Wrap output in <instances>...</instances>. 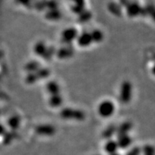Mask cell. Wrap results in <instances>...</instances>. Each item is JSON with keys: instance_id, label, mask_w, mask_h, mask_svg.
<instances>
[{"instance_id": "6da1fadb", "label": "cell", "mask_w": 155, "mask_h": 155, "mask_svg": "<svg viewBox=\"0 0 155 155\" xmlns=\"http://www.w3.org/2000/svg\"><path fill=\"white\" fill-rule=\"evenodd\" d=\"M104 148H105V151L108 154H111L116 153V151H117V149L119 148V147H118L117 142L114 141H109L106 143Z\"/></svg>"}, {"instance_id": "7a4b0ae2", "label": "cell", "mask_w": 155, "mask_h": 155, "mask_svg": "<svg viewBox=\"0 0 155 155\" xmlns=\"http://www.w3.org/2000/svg\"><path fill=\"white\" fill-rule=\"evenodd\" d=\"M130 143L131 139H129V137H128L127 136H122L121 138H119V141H118L117 144L118 147H120V148L125 149L127 148L130 145Z\"/></svg>"}, {"instance_id": "3957f363", "label": "cell", "mask_w": 155, "mask_h": 155, "mask_svg": "<svg viewBox=\"0 0 155 155\" xmlns=\"http://www.w3.org/2000/svg\"><path fill=\"white\" fill-rule=\"evenodd\" d=\"M140 154V150L138 148H134L133 150L129 151L127 155H139Z\"/></svg>"}, {"instance_id": "277c9868", "label": "cell", "mask_w": 155, "mask_h": 155, "mask_svg": "<svg viewBox=\"0 0 155 155\" xmlns=\"http://www.w3.org/2000/svg\"><path fill=\"white\" fill-rule=\"evenodd\" d=\"M110 155H119V154H117V153H114V154H110Z\"/></svg>"}, {"instance_id": "5b68a950", "label": "cell", "mask_w": 155, "mask_h": 155, "mask_svg": "<svg viewBox=\"0 0 155 155\" xmlns=\"http://www.w3.org/2000/svg\"><path fill=\"white\" fill-rule=\"evenodd\" d=\"M146 155H154V154H146Z\"/></svg>"}]
</instances>
